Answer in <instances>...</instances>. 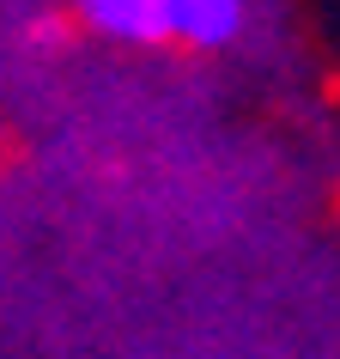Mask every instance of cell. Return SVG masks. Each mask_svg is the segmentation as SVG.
Wrapping results in <instances>:
<instances>
[{"label": "cell", "mask_w": 340, "mask_h": 359, "mask_svg": "<svg viewBox=\"0 0 340 359\" xmlns=\"http://www.w3.org/2000/svg\"><path fill=\"white\" fill-rule=\"evenodd\" d=\"M164 37L189 49H225L243 31V0H158Z\"/></svg>", "instance_id": "6da1fadb"}, {"label": "cell", "mask_w": 340, "mask_h": 359, "mask_svg": "<svg viewBox=\"0 0 340 359\" xmlns=\"http://www.w3.org/2000/svg\"><path fill=\"white\" fill-rule=\"evenodd\" d=\"M79 19L115 43H170L158 0H79Z\"/></svg>", "instance_id": "7a4b0ae2"}, {"label": "cell", "mask_w": 340, "mask_h": 359, "mask_svg": "<svg viewBox=\"0 0 340 359\" xmlns=\"http://www.w3.org/2000/svg\"><path fill=\"white\" fill-rule=\"evenodd\" d=\"M55 37H61V25H55V19H43L37 31H31V43H43V49H49V43H55Z\"/></svg>", "instance_id": "3957f363"}]
</instances>
